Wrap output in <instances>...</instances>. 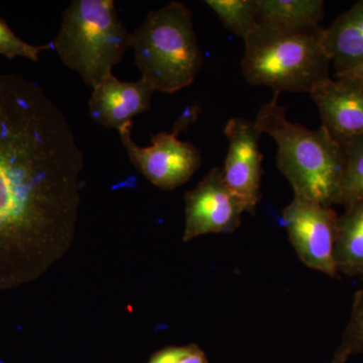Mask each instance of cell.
I'll use <instances>...</instances> for the list:
<instances>
[{"mask_svg":"<svg viewBox=\"0 0 363 363\" xmlns=\"http://www.w3.org/2000/svg\"><path fill=\"white\" fill-rule=\"evenodd\" d=\"M83 159L44 89L0 73V247L30 242L70 218Z\"/></svg>","mask_w":363,"mask_h":363,"instance_id":"obj_1","label":"cell"},{"mask_svg":"<svg viewBox=\"0 0 363 363\" xmlns=\"http://www.w3.org/2000/svg\"><path fill=\"white\" fill-rule=\"evenodd\" d=\"M279 93L260 107L255 125L277 145V164L292 186L295 196L331 207L337 199L345 156L324 126L317 130L291 123L286 107L278 104Z\"/></svg>","mask_w":363,"mask_h":363,"instance_id":"obj_2","label":"cell"},{"mask_svg":"<svg viewBox=\"0 0 363 363\" xmlns=\"http://www.w3.org/2000/svg\"><path fill=\"white\" fill-rule=\"evenodd\" d=\"M320 26L285 28L259 23L245 40L241 60L250 84L281 93H309L329 78L330 59L322 45Z\"/></svg>","mask_w":363,"mask_h":363,"instance_id":"obj_3","label":"cell"},{"mask_svg":"<svg viewBox=\"0 0 363 363\" xmlns=\"http://www.w3.org/2000/svg\"><path fill=\"white\" fill-rule=\"evenodd\" d=\"M131 35L136 66L155 91L175 93L194 82L203 55L187 6L172 1L150 11Z\"/></svg>","mask_w":363,"mask_h":363,"instance_id":"obj_4","label":"cell"},{"mask_svg":"<svg viewBox=\"0 0 363 363\" xmlns=\"http://www.w3.org/2000/svg\"><path fill=\"white\" fill-rule=\"evenodd\" d=\"M131 40L112 0H75L67 7L52 44L62 62L94 88L112 75Z\"/></svg>","mask_w":363,"mask_h":363,"instance_id":"obj_5","label":"cell"},{"mask_svg":"<svg viewBox=\"0 0 363 363\" xmlns=\"http://www.w3.org/2000/svg\"><path fill=\"white\" fill-rule=\"evenodd\" d=\"M338 217L332 207L298 196L283 210V224L298 259L330 277L338 274L334 259Z\"/></svg>","mask_w":363,"mask_h":363,"instance_id":"obj_6","label":"cell"},{"mask_svg":"<svg viewBox=\"0 0 363 363\" xmlns=\"http://www.w3.org/2000/svg\"><path fill=\"white\" fill-rule=\"evenodd\" d=\"M133 123L118 128L121 143L131 162L150 183L164 190H174L187 183L200 168L202 157L192 143L179 140L177 133L152 135V145L142 147L131 138Z\"/></svg>","mask_w":363,"mask_h":363,"instance_id":"obj_7","label":"cell"},{"mask_svg":"<svg viewBox=\"0 0 363 363\" xmlns=\"http://www.w3.org/2000/svg\"><path fill=\"white\" fill-rule=\"evenodd\" d=\"M185 241L205 234L233 233L247 212L226 185L222 169L217 167L185 195Z\"/></svg>","mask_w":363,"mask_h":363,"instance_id":"obj_8","label":"cell"},{"mask_svg":"<svg viewBox=\"0 0 363 363\" xmlns=\"http://www.w3.org/2000/svg\"><path fill=\"white\" fill-rule=\"evenodd\" d=\"M224 133L229 143L222 169L224 181L231 192L245 205V211L253 213L260 200L262 131L255 121L234 117L226 123Z\"/></svg>","mask_w":363,"mask_h":363,"instance_id":"obj_9","label":"cell"},{"mask_svg":"<svg viewBox=\"0 0 363 363\" xmlns=\"http://www.w3.org/2000/svg\"><path fill=\"white\" fill-rule=\"evenodd\" d=\"M310 95L319 109L322 126L343 145L363 135V82L345 77L320 81Z\"/></svg>","mask_w":363,"mask_h":363,"instance_id":"obj_10","label":"cell"},{"mask_svg":"<svg viewBox=\"0 0 363 363\" xmlns=\"http://www.w3.org/2000/svg\"><path fill=\"white\" fill-rule=\"evenodd\" d=\"M155 89L140 78L124 82L113 75L93 88L89 111L96 123L104 128H123L133 123V117L149 111Z\"/></svg>","mask_w":363,"mask_h":363,"instance_id":"obj_11","label":"cell"},{"mask_svg":"<svg viewBox=\"0 0 363 363\" xmlns=\"http://www.w3.org/2000/svg\"><path fill=\"white\" fill-rule=\"evenodd\" d=\"M322 45L335 65L336 73L363 65V0L324 28Z\"/></svg>","mask_w":363,"mask_h":363,"instance_id":"obj_12","label":"cell"},{"mask_svg":"<svg viewBox=\"0 0 363 363\" xmlns=\"http://www.w3.org/2000/svg\"><path fill=\"white\" fill-rule=\"evenodd\" d=\"M334 259L338 272L363 279V206L347 208L338 217Z\"/></svg>","mask_w":363,"mask_h":363,"instance_id":"obj_13","label":"cell"},{"mask_svg":"<svg viewBox=\"0 0 363 363\" xmlns=\"http://www.w3.org/2000/svg\"><path fill=\"white\" fill-rule=\"evenodd\" d=\"M324 9L322 0H259V23L285 28L320 26Z\"/></svg>","mask_w":363,"mask_h":363,"instance_id":"obj_14","label":"cell"},{"mask_svg":"<svg viewBox=\"0 0 363 363\" xmlns=\"http://www.w3.org/2000/svg\"><path fill=\"white\" fill-rule=\"evenodd\" d=\"M345 166L335 204L345 209L363 206V135L341 145Z\"/></svg>","mask_w":363,"mask_h":363,"instance_id":"obj_15","label":"cell"},{"mask_svg":"<svg viewBox=\"0 0 363 363\" xmlns=\"http://www.w3.org/2000/svg\"><path fill=\"white\" fill-rule=\"evenodd\" d=\"M205 4L226 30L243 40L259 25V0H207Z\"/></svg>","mask_w":363,"mask_h":363,"instance_id":"obj_16","label":"cell"},{"mask_svg":"<svg viewBox=\"0 0 363 363\" xmlns=\"http://www.w3.org/2000/svg\"><path fill=\"white\" fill-rule=\"evenodd\" d=\"M336 353L347 358L363 353V289L355 294L350 321Z\"/></svg>","mask_w":363,"mask_h":363,"instance_id":"obj_17","label":"cell"},{"mask_svg":"<svg viewBox=\"0 0 363 363\" xmlns=\"http://www.w3.org/2000/svg\"><path fill=\"white\" fill-rule=\"evenodd\" d=\"M47 50H54L52 43L40 45L28 44L18 37L6 21L0 18V55L9 59L23 57L38 62L40 52Z\"/></svg>","mask_w":363,"mask_h":363,"instance_id":"obj_18","label":"cell"},{"mask_svg":"<svg viewBox=\"0 0 363 363\" xmlns=\"http://www.w3.org/2000/svg\"><path fill=\"white\" fill-rule=\"evenodd\" d=\"M190 346L164 348L155 354L150 363H178L180 358L188 352Z\"/></svg>","mask_w":363,"mask_h":363,"instance_id":"obj_19","label":"cell"},{"mask_svg":"<svg viewBox=\"0 0 363 363\" xmlns=\"http://www.w3.org/2000/svg\"><path fill=\"white\" fill-rule=\"evenodd\" d=\"M178 363H208L206 355L195 345H190L188 352L183 355Z\"/></svg>","mask_w":363,"mask_h":363,"instance_id":"obj_20","label":"cell"},{"mask_svg":"<svg viewBox=\"0 0 363 363\" xmlns=\"http://www.w3.org/2000/svg\"><path fill=\"white\" fill-rule=\"evenodd\" d=\"M335 77L354 79V80L363 82V65L352 69V70L342 72V73H335Z\"/></svg>","mask_w":363,"mask_h":363,"instance_id":"obj_21","label":"cell"},{"mask_svg":"<svg viewBox=\"0 0 363 363\" xmlns=\"http://www.w3.org/2000/svg\"><path fill=\"white\" fill-rule=\"evenodd\" d=\"M348 358L343 357V355L338 354V353H334V357L332 358L331 363H346L347 362Z\"/></svg>","mask_w":363,"mask_h":363,"instance_id":"obj_22","label":"cell"}]
</instances>
